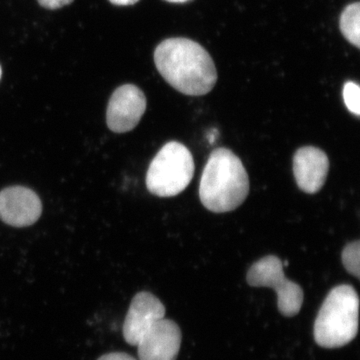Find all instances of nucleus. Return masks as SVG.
I'll use <instances>...</instances> for the list:
<instances>
[{
	"instance_id": "f257e3e1",
	"label": "nucleus",
	"mask_w": 360,
	"mask_h": 360,
	"mask_svg": "<svg viewBox=\"0 0 360 360\" xmlns=\"http://www.w3.org/2000/svg\"><path fill=\"white\" fill-rule=\"evenodd\" d=\"M155 63L165 82L186 96H205L217 84V68L212 56L193 40L182 37L163 40L156 47Z\"/></svg>"
},
{
	"instance_id": "f03ea898",
	"label": "nucleus",
	"mask_w": 360,
	"mask_h": 360,
	"mask_svg": "<svg viewBox=\"0 0 360 360\" xmlns=\"http://www.w3.org/2000/svg\"><path fill=\"white\" fill-rule=\"evenodd\" d=\"M250 193V179L243 161L225 148L210 153L200 184L201 203L210 212L224 213L243 205Z\"/></svg>"
},
{
	"instance_id": "7ed1b4c3",
	"label": "nucleus",
	"mask_w": 360,
	"mask_h": 360,
	"mask_svg": "<svg viewBox=\"0 0 360 360\" xmlns=\"http://www.w3.org/2000/svg\"><path fill=\"white\" fill-rule=\"evenodd\" d=\"M359 297L348 284L333 288L314 322L315 342L324 348L345 347L359 333Z\"/></svg>"
},
{
	"instance_id": "20e7f679",
	"label": "nucleus",
	"mask_w": 360,
	"mask_h": 360,
	"mask_svg": "<svg viewBox=\"0 0 360 360\" xmlns=\"http://www.w3.org/2000/svg\"><path fill=\"white\" fill-rule=\"evenodd\" d=\"M193 156L189 149L177 141L165 144L149 165L146 187L160 198L179 195L193 179Z\"/></svg>"
},
{
	"instance_id": "39448f33",
	"label": "nucleus",
	"mask_w": 360,
	"mask_h": 360,
	"mask_svg": "<svg viewBox=\"0 0 360 360\" xmlns=\"http://www.w3.org/2000/svg\"><path fill=\"white\" fill-rule=\"evenodd\" d=\"M246 279L253 288H270L276 290L277 307L284 316H295L302 309V288L285 278L283 264L276 255H269L252 264Z\"/></svg>"
},
{
	"instance_id": "423d86ee",
	"label": "nucleus",
	"mask_w": 360,
	"mask_h": 360,
	"mask_svg": "<svg viewBox=\"0 0 360 360\" xmlns=\"http://www.w3.org/2000/svg\"><path fill=\"white\" fill-rule=\"evenodd\" d=\"M146 110V97L139 87L125 84L113 92L106 111V122L111 131H131Z\"/></svg>"
},
{
	"instance_id": "0eeeda50",
	"label": "nucleus",
	"mask_w": 360,
	"mask_h": 360,
	"mask_svg": "<svg viewBox=\"0 0 360 360\" xmlns=\"http://www.w3.org/2000/svg\"><path fill=\"white\" fill-rule=\"evenodd\" d=\"M40 198L27 187L11 186L0 191V219L14 227H26L39 219Z\"/></svg>"
},
{
	"instance_id": "6e6552de",
	"label": "nucleus",
	"mask_w": 360,
	"mask_h": 360,
	"mask_svg": "<svg viewBox=\"0 0 360 360\" xmlns=\"http://www.w3.org/2000/svg\"><path fill=\"white\" fill-rule=\"evenodd\" d=\"M165 305L155 295L148 291L137 293L123 323V338L129 345L136 347L149 329L165 319Z\"/></svg>"
},
{
	"instance_id": "1a4fd4ad",
	"label": "nucleus",
	"mask_w": 360,
	"mask_h": 360,
	"mask_svg": "<svg viewBox=\"0 0 360 360\" xmlns=\"http://www.w3.org/2000/svg\"><path fill=\"white\" fill-rule=\"evenodd\" d=\"M181 340V330L174 321L160 319L137 343L139 360H176Z\"/></svg>"
},
{
	"instance_id": "9d476101",
	"label": "nucleus",
	"mask_w": 360,
	"mask_h": 360,
	"mask_svg": "<svg viewBox=\"0 0 360 360\" xmlns=\"http://www.w3.org/2000/svg\"><path fill=\"white\" fill-rule=\"evenodd\" d=\"M328 172V158L321 149L304 146L298 149L293 156V174L296 184L303 193H319L326 184Z\"/></svg>"
},
{
	"instance_id": "9b49d317",
	"label": "nucleus",
	"mask_w": 360,
	"mask_h": 360,
	"mask_svg": "<svg viewBox=\"0 0 360 360\" xmlns=\"http://www.w3.org/2000/svg\"><path fill=\"white\" fill-rule=\"evenodd\" d=\"M360 4H349L341 13L340 20V32L343 37L354 44L360 47Z\"/></svg>"
},
{
	"instance_id": "f8f14e48",
	"label": "nucleus",
	"mask_w": 360,
	"mask_h": 360,
	"mask_svg": "<svg viewBox=\"0 0 360 360\" xmlns=\"http://www.w3.org/2000/svg\"><path fill=\"white\" fill-rule=\"evenodd\" d=\"M342 264L350 274L359 278L360 276V243L359 240L348 243L341 255Z\"/></svg>"
},
{
	"instance_id": "ddd939ff",
	"label": "nucleus",
	"mask_w": 360,
	"mask_h": 360,
	"mask_svg": "<svg viewBox=\"0 0 360 360\" xmlns=\"http://www.w3.org/2000/svg\"><path fill=\"white\" fill-rule=\"evenodd\" d=\"M343 101L350 112L360 115V87L354 82H348L343 87Z\"/></svg>"
},
{
	"instance_id": "4468645a",
	"label": "nucleus",
	"mask_w": 360,
	"mask_h": 360,
	"mask_svg": "<svg viewBox=\"0 0 360 360\" xmlns=\"http://www.w3.org/2000/svg\"><path fill=\"white\" fill-rule=\"evenodd\" d=\"M37 1L44 8L58 9L60 7L68 6L73 0H37Z\"/></svg>"
},
{
	"instance_id": "2eb2a0df",
	"label": "nucleus",
	"mask_w": 360,
	"mask_h": 360,
	"mask_svg": "<svg viewBox=\"0 0 360 360\" xmlns=\"http://www.w3.org/2000/svg\"><path fill=\"white\" fill-rule=\"evenodd\" d=\"M98 360H139L134 359V356L127 354H123V352H112V354H108L103 355Z\"/></svg>"
},
{
	"instance_id": "dca6fc26",
	"label": "nucleus",
	"mask_w": 360,
	"mask_h": 360,
	"mask_svg": "<svg viewBox=\"0 0 360 360\" xmlns=\"http://www.w3.org/2000/svg\"><path fill=\"white\" fill-rule=\"evenodd\" d=\"M111 4H115V6H132V4H136L139 0H110Z\"/></svg>"
},
{
	"instance_id": "f3484780",
	"label": "nucleus",
	"mask_w": 360,
	"mask_h": 360,
	"mask_svg": "<svg viewBox=\"0 0 360 360\" xmlns=\"http://www.w3.org/2000/svg\"><path fill=\"white\" fill-rule=\"evenodd\" d=\"M217 135H219L217 130H212V134H210V136H208V139H210V143H213V142H214L215 139H217Z\"/></svg>"
},
{
	"instance_id": "a211bd4d",
	"label": "nucleus",
	"mask_w": 360,
	"mask_h": 360,
	"mask_svg": "<svg viewBox=\"0 0 360 360\" xmlns=\"http://www.w3.org/2000/svg\"><path fill=\"white\" fill-rule=\"evenodd\" d=\"M168 2H174V4H184V2L189 1V0H167Z\"/></svg>"
},
{
	"instance_id": "6ab92c4d",
	"label": "nucleus",
	"mask_w": 360,
	"mask_h": 360,
	"mask_svg": "<svg viewBox=\"0 0 360 360\" xmlns=\"http://www.w3.org/2000/svg\"><path fill=\"white\" fill-rule=\"evenodd\" d=\"M1 75H2V73H1V68H0V78H1Z\"/></svg>"
}]
</instances>
